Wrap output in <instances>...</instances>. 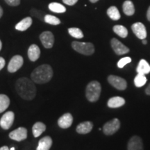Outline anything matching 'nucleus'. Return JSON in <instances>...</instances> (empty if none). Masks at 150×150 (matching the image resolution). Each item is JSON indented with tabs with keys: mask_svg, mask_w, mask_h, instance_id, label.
<instances>
[{
	"mask_svg": "<svg viewBox=\"0 0 150 150\" xmlns=\"http://www.w3.org/2000/svg\"><path fill=\"white\" fill-rule=\"evenodd\" d=\"M9 138L16 141H22L27 138V130L24 127H19L9 134Z\"/></svg>",
	"mask_w": 150,
	"mask_h": 150,
	"instance_id": "obj_11",
	"label": "nucleus"
},
{
	"mask_svg": "<svg viewBox=\"0 0 150 150\" xmlns=\"http://www.w3.org/2000/svg\"><path fill=\"white\" fill-rule=\"evenodd\" d=\"M0 150H11L9 148L7 147V146H3V147H1L0 148Z\"/></svg>",
	"mask_w": 150,
	"mask_h": 150,
	"instance_id": "obj_36",
	"label": "nucleus"
},
{
	"mask_svg": "<svg viewBox=\"0 0 150 150\" xmlns=\"http://www.w3.org/2000/svg\"><path fill=\"white\" fill-rule=\"evenodd\" d=\"M145 93L147 95H150V83H149V85L147 87V88L145 89Z\"/></svg>",
	"mask_w": 150,
	"mask_h": 150,
	"instance_id": "obj_34",
	"label": "nucleus"
},
{
	"mask_svg": "<svg viewBox=\"0 0 150 150\" xmlns=\"http://www.w3.org/2000/svg\"><path fill=\"white\" fill-rule=\"evenodd\" d=\"M31 24H32V19L30 17H27L16 24V29L18 31H24L29 29Z\"/></svg>",
	"mask_w": 150,
	"mask_h": 150,
	"instance_id": "obj_20",
	"label": "nucleus"
},
{
	"mask_svg": "<svg viewBox=\"0 0 150 150\" xmlns=\"http://www.w3.org/2000/svg\"><path fill=\"white\" fill-rule=\"evenodd\" d=\"M99 0H90V1H91V2H92V3H95V2H97V1H98Z\"/></svg>",
	"mask_w": 150,
	"mask_h": 150,
	"instance_id": "obj_39",
	"label": "nucleus"
},
{
	"mask_svg": "<svg viewBox=\"0 0 150 150\" xmlns=\"http://www.w3.org/2000/svg\"><path fill=\"white\" fill-rule=\"evenodd\" d=\"M128 150H143V144L139 136H134L129 140L127 146Z\"/></svg>",
	"mask_w": 150,
	"mask_h": 150,
	"instance_id": "obj_13",
	"label": "nucleus"
},
{
	"mask_svg": "<svg viewBox=\"0 0 150 150\" xmlns=\"http://www.w3.org/2000/svg\"><path fill=\"white\" fill-rule=\"evenodd\" d=\"M131 29L135 35L139 39L143 40L147 37V31L143 24L141 22H136L131 26Z\"/></svg>",
	"mask_w": 150,
	"mask_h": 150,
	"instance_id": "obj_12",
	"label": "nucleus"
},
{
	"mask_svg": "<svg viewBox=\"0 0 150 150\" xmlns=\"http://www.w3.org/2000/svg\"><path fill=\"white\" fill-rule=\"evenodd\" d=\"M68 33H70V35L71 36L75 38H83V33L81 31V30L79 28H70L68 29Z\"/></svg>",
	"mask_w": 150,
	"mask_h": 150,
	"instance_id": "obj_28",
	"label": "nucleus"
},
{
	"mask_svg": "<svg viewBox=\"0 0 150 150\" xmlns=\"http://www.w3.org/2000/svg\"><path fill=\"white\" fill-rule=\"evenodd\" d=\"M113 31L120 37L126 38L128 35V30L122 25H115L113 27Z\"/></svg>",
	"mask_w": 150,
	"mask_h": 150,
	"instance_id": "obj_25",
	"label": "nucleus"
},
{
	"mask_svg": "<svg viewBox=\"0 0 150 150\" xmlns=\"http://www.w3.org/2000/svg\"><path fill=\"white\" fill-rule=\"evenodd\" d=\"M5 64H6V62H5L4 59L2 57H0V70H2L4 67L5 66Z\"/></svg>",
	"mask_w": 150,
	"mask_h": 150,
	"instance_id": "obj_33",
	"label": "nucleus"
},
{
	"mask_svg": "<svg viewBox=\"0 0 150 150\" xmlns=\"http://www.w3.org/2000/svg\"><path fill=\"white\" fill-rule=\"evenodd\" d=\"M16 89L18 95L25 100H32L36 95V87L34 82L26 77L18 79L16 83Z\"/></svg>",
	"mask_w": 150,
	"mask_h": 150,
	"instance_id": "obj_1",
	"label": "nucleus"
},
{
	"mask_svg": "<svg viewBox=\"0 0 150 150\" xmlns=\"http://www.w3.org/2000/svg\"><path fill=\"white\" fill-rule=\"evenodd\" d=\"M53 76V70L52 67L47 64L40 65L31 73V79L34 83L43 84L47 83Z\"/></svg>",
	"mask_w": 150,
	"mask_h": 150,
	"instance_id": "obj_2",
	"label": "nucleus"
},
{
	"mask_svg": "<svg viewBox=\"0 0 150 150\" xmlns=\"http://www.w3.org/2000/svg\"><path fill=\"white\" fill-rule=\"evenodd\" d=\"M63 3L68 6H73L78 1V0H63Z\"/></svg>",
	"mask_w": 150,
	"mask_h": 150,
	"instance_id": "obj_32",
	"label": "nucleus"
},
{
	"mask_svg": "<svg viewBox=\"0 0 150 150\" xmlns=\"http://www.w3.org/2000/svg\"><path fill=\"white\" fill-rule=\"evenodd\" d=\"M147 20L150 22V6L149 7V8H148V10H147Z\"/></svg>",
	"mask_w": 150,
	"mask_h": 150,
	"instance_id": "obj_35",
	"label": "nucleus"
},
{
	"mask_svg": "<svg viewBox=\"0 0 150 150\" xmlns=\"http://www.w3.org/2000/svg\"><path fill=\"white\" fill-rule=\"evenodd\" d=\"M40 39L42 45L47 49L52 48L54 43V36L50 31H45L40 35Z\"/></svg>",
	"mask_w": 150,
	"mask_h": 150,
	"instance_id": "obj_10",
	"label": "nucleus"
},
{
	"mask_svg": "<svg viewBox=\"0 0 150 150\" xmlns=\"http://www.w3.org/2000/svg\"><path fill=\"white\" fill-rule=\"evenodd\" d=\"M136 72L138 74H147L150 72V65L145 59H141L138 63L136 68Z\"/></svg>",
	"mask_w": 150,
	"mask_h": 150,
	"instance_id": "obj_19",
	"label": "nucleus"
},
{
	"mask_svg": "<svg viewBox=\"0 0 150 150\" xmlns=\"http://www.w3.org/2000/svg\"><path fill=\"white\" fill-rule=\"evenodd\" d=\"M16 149H15V147H11V150H15Z\"/></svg>",
	"mask_w": 150,
	"mask_h": 150,
	"instance_id": "obj_41",
	"label": "nucleus"
},
{
	"mask_svg": "<svg viewBox=\"0 0 150 150\" xmlns=\"http://www.w3.org/2000/svg\"><path fill=\"white\" fill-rule=\"evenodd\" d=\"M73 122V117L69 112L63 114L58 120V125L62 129L69 128Z\"/></svg>",
	"mask_w": 150,
	"mask_h": 150,
	"instance_id": "obj_14",
	"label": "nucleus"
},
{
	"mask_svg": "<svg viewBox=\"0 0 150 150\" xmlns=\"http://www.w3.org/2000/svg\"><path fill=\"white\" fill-rule=\"evenodd\" d=\"M2 15H3V9L1 6H0V18H1Z\"/></svg>",
	"mask_w": 150,
	"mask_h": 150,
	"instance_id": "obj_37",
	"label": "nucleus"
},
{
	"mask_svg": "<svg viewBox=\"0 0 150 150\" xmlns=\"http://www.w3.org/2000/svg\"><path fill=\"white\" fill-rule=\"evenodd\" d=\"M72 47L75 51L83 54V55L90 56L95 52V47L91 42H81L74 41L72 43Z\"/></svg>",
	"mask_w": 150,
	"mask_h": 150,
	"instance_id": "obj_4",
	"label": "nucleus"
},
{
	"mask_svg": "<svg viewBox=\"0 0 150 150\" xmlns=\"http://www.w3.org/2000/svg\"><path fill=\"white\" fill-rule=\"evenodd\" d=\"M102 87L101 84L97 81H93L88 84L86 90V96L91 102H95L100 97Z\"/></svg>",
	"mask_w": 150,
	"mask_h": 150,
	"instance_id": "obj_3",
	"label": "nucleus"
},
{
	"mask_svg": "<svg viewBox=\"0 0 150 150\" xmlns=\"http://www.w3.org/2000/svg\"><path fill=\"white\" fill-rule=\"evenodd\" d=\"M24 63L23 58L20 55L14 56L11 59L8 65V71L11 73H14L21 68Z\"/></svg>",
	"mask_w": 150,
	"mask_h": 150,
	"instance_id": "obj_8",
	"label": "nucleus"
},
{
	"mask_svg": "<svg viewBox=\"0 0 150 150\" xmlns=\"http://www.w3.org/2000/svg\"><path fill=\"white\" fill-rule=\"evenodd\" d=\"M131 59L130 57L127 56V57L122 58V59H121L119 61H118L117 67H119V68H123L125 65L128 64L129 63H131Z\"/></svg>",
	"mask_w": 150,
	"mask_h": 150,
	"instance_id": "obj_30",
	"label": "nucleus"
},
{
	"mask_svg": "<svg viewBox=\"0 0 150 150\" xmlns=\"http://www.w3.org/2000/svg\"><path fill=\"white\" fill-rule=\"evenodd\" d=\"M5 1L12 6H16L20 4V0H5Z\"/></svg>",
	"mask_w": 150,
	"mask_h": 150,
	"instance_id": "obj_31",
	"label": "nucleus"
},
{
	"mask_svg": "<svg viewBox=\"0 0 150 150\" xmlns=\"http://www.w3.org/2000/svg\"><path fill=\"white\" fill-rule=\"evenodd\" d=\"M40 55V50L38 46L33 44L29 47L28 50V56L31 61H36L39 59Z\"/></svg>",
	"mask_w": 150,
	"mask_h": 150,
	"instance_id": "obj_15",
	"label": "nucleus"
},
{
	"mask_svg": "<svg viewBox=\"0 0 150 150\" xmlns=\"http://www.w3.org/2000/svg\"><path fill=\"white\" fill-rule=\"evenodd\" d=\"M1 47H2V43H1V41L0 40V51H1Z\"/></svg>",
	"mask_w": 150,
	"mask_h": 150,
	"instance_id": "obj_40",
	"label": "nucleus"
},
{
	"mask_svg": "<svg viewBox=\"0 0 150 150\" xmlns=\"http://www.w3.org/2000/svg\"><path fill=\"white\" fill-rule=\"evenodd\" d=\"M46 130V126L44 123L40 122H38L35 123L32 127V132L33 135L34 136L35 138H38L45 132Z\"/></svg>",
	"mask_w": 150,
	"mask_h": 150,
	"instance_id": "obj_21",
	"label": "nucleus"
},
{
	"mask_svg": "<svg viewBox=\"0 0 150 150\" xmlns=\"http://www.w3.org/2000/svg\"><path fill=\"white\" fill-rule=\"evenodd\" d=\"M49 8L54 13H63L66 11V8L61 4L57 2H52L49 4Z\"/></svg>",
	"mask_w": 150,
	"mask_h": 150,
	"instance_id": "obj_23",
	"label": "nucleus"
},
{
	"mask_svg": "<svg viewBox=\"0 0 150 150\" xmlns=\"http://www.w3.org/2000/svg\"><path fill=\"white\" fill-rule=\"evenodd\" d=\"M110 44H111L112 50L117 55H123V54H127L129 52V49L125 45H123L120 41L118 40L117 39L112 38Z\"/></svg>",
	"mask_w": 150,
	"mask_h": 150,
	"instance_id": "obj_9",
	"label": "nucleus"
},
{
	"mask_svg": "<svg viewBox=\"0 0 150 150\" xmlns=\"http://www.w3.org/2000/svg\"><path fill=\"white\" fill-rule=\"evenodd\" d=\"M123 11L125 15L128 16H131L134 14L135 8L134 4L130 0H127L123 4L122 6Z\"/></svg>",
	"mask_w": 150,
	"mask_h": 150,
	"instance_id": "obj_22",
	"label": "nucleus"
},
{
	"mask_svg": "<svg viewBox=\"0 0 150 150\" xmlns=\"http://www.w3.org/2000/svg\"><path fill=\"white\" fill-rule=\"evenodd\" d=\"M146 83H147V77L145 74H138L134 79V84L138 88L142 87Z\"/></svg>",
	"mask_w": 150,
	"mask_h": 150,
	"instance_id": "obj_27",
	"label": "nucleus"
},
{
	"mask_svg": "<svg viewBox=\"0 0 150 150\" xmlns=\"http://www.w3.org/2000/svg\"><path fill=\"white\" fill-rule=\"evenodd\" d=\"M10 105V99L6 95H0V113L5 111Z\"/></svg>",
	"mask_w": 150,
	"mask_h": 150,
	"instance_id": "obj_24",
	"label": "nucleus"
},
{
	"mask_svg": "<svg viewBox=\"0 0 150 150\" xmlns=\"http://www.w3.org/2000/svg\"><path fill=\"white\" fill-rule=\"evenodd\" d=\"M15 114L12 111H8L5 112L0 120V126L3 129L8 130L12 127L14 122Z\"/></svg>",
	"mask_w": 150,
	"mask_h": 150,
	"instance_id": "obj_7",
	"label": "nucleus"
},
{
	"mask_svg": "<svg viewBox=\"0 0 150 150\" xmlns=\"http://www.w3.org/2000/svg\"><path fill=\"white\" fill-rule=\"evenodd\" d=\"M44 20L46 23L52 24V25H58L61 23V20L59 18L51 15H46L45 16Z\"/></svg>",
	"mask_w": 150,
	"mask_h": 150,
	"instance_id": "obj_29",
	"label": "nucleus"
},
{
	"mask_svg": "<svg viewBox=\"0 0 150 150\" xmlns=\"http://www.w3.org/2000/svg\"><path fill=\"white\" fill-rule=\"evenodd\" d=\"M107 15L112 20H118L120 18V13L115 6H110L107 10Z\"/></svg>",
	"mask_w": 150,
	"mask_h": 150,
	"instance_id": "obj_26",
	"label": "nucleus"
},
{
	"mask_svg": "<svg viewBox=\"0 0 150 150\" xmlns=\"http://www.w3.org/2000/svg\"><path fill=\"white\" fill-rule=\"evenodd\" d=\"M93 128V124L91 122L86 121L80 123L76 127V132L79 134H86L91 132Z\"/></svg>",
	"mask_w": 150,
	"mask_h": 150,
	"instance_id": "obj_16",
	"label": "nucleus"
},
{
	"mask_svg": "<svg viewBox=\"0 0 150 150\" xmlns=\"http://www.w3.org/2000/svg\"><path fill=\"white\" fill-rule=\"evenodd\" d=\"M52 145V139L51 137L45 136L40 140L36 150H50Z\"/></svg>",
	"mask_w": 150,
	"mask_h": 150,
	"instance_id": "obj_17",
	"label": "nucleus"
},
{
	"mask_svg": "<svg viewBox=\"0 0 150 150\" xmlns=\"http://www.w3.org/2000/svg\"><path fill=\"white\" fill-rule=\"evenodd\" d=\"M108 81L110 85L120 91H124L127 88V83L125 79L115 75H110L108 77Z\"/></svg>",
	"mask_w": 150,
	"mask_h": 150,
	"instance_id": "obj_6",
	"label": "nucleus"
},
{
	"mask_svg": "<svg viewBox=\"0 0 150 150\" xmlns=\"http://www.w3.org/2000/svg\"><path fill=\"white\" fill-rule=\"evenodd\" d=\"M120 127V122L117 118H114L105 124L103 127V131L104 134L110 136L117 132L119 130Z\"/></svg>",
	"mask_w": 150,
	"mask_h": 150,
	"instance_id": "obj_5",
	"label": "nucleus"
},
{
	"mask_svg": "<svg viewBox=\"0 0 150 150\" xmlns=\"http://www.w3.org/2000/svg\"><path fill=\"white\" fill-rule=\"evenodd\" d=\"M125 104V99L121 97H111L108 101L107 105L109 108H115L122 106Z\"/></svg>",
	"mask_w": 150,
	"mask_h": 150,
	"instance_id": "obj_18",
	"label": "nucleus"
},
{
	"mask_svg": "<svg viewBox=\"0 0 150 150\" xmlns=\"http://www.w3.org/2000/svg\"><path fill=\"white\" fill-rule=\"evenodd\" d=\"M142 43H143L144 45H146L147 43V41L145 40V39H143V40H142Z\"/></svg>",
	"mask_w": 150,
	"mask_h": 150,
	"instance_id": "obj_38",
	"label": "nucleus"
}]
</instances>
